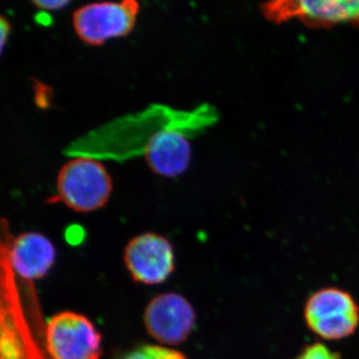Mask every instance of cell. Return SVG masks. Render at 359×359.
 <instances>
[{"instance_id":"obj_5","label":"cell","mask_w":359,"mask_h":359,"mask_svg":"<svg viewBox=\"0 0 359 359\" xmlns=\"http://www.w3.org/2000/svg\"><path fill=\"white\" fill-rule=\"evenodd\" d=\"M45 347L51 359H100L102 337L91 320L75 311H61L45 327Z\"/></svg>"},{"instance_id":"obj_6","label":"cell","mask_w":359,"mask_h":359,"mask_svg":"<svg viewBox=\"0 0 359 359\" xmlns=\"http://www.w3.org/2000/svg\"><path fill=\"white\" fill-rule=\"evenodd\" d=\"M196 311L185 297L165 292L151 299L144 311V325L150 337L165 346H179L192 334Z\"/></svg>"},{"instance_id":"obj_12","label":"cell","mask_w":359,"mask_h":359,"mask_svg":"<svg viewBox=\"0 0 359 359\" xmlns=\"http://www.w3.org/2000/svg\"><path fill=\"white\" fill-rule=\"evenodd\" d=\"M294 359H340V356L330 347L316 342L304 347L301 353Z\"/></svg>"},{"instance_id":"obj_2","label":"cell","mask_w":359,"mask_h":359,"mask_svg":"<svg viewBox=\"0 0 359 359\" xmlns=\"http://www.w3.org/2000/svg\"><path fill=\"white\" fill-rule=\"evenodd\" d=\"M56 202L78 212L105 207L113 192V181L102 163L91 157L73 158L59 170Z\"/></svg>"},{"instance_id":"obj_15","label":"cell","mask_w":359,"mask_h":359,"mask_svg":"<svg viewBox=\"0 0 359 359\" xmlns=\"http://www.w3.org/2000/svg\"><path fill=\"white\" fill-rule=\"evenodd\" d=\"M0 27H1V51H4L6 47V40L8 39L9 34H11V23L6 20L4 16H1V22H0Z\"/></svg>"},{"instance_id":"obj_1","label":"cell","mask_w":359,"mask_h":359,"mask_svg":"<svg viewBox=\"0 0 359 359\" xmlns=\"http://www.w3.org/2000/svg\"><path fill=\"white\" fill-rule=\"evenodd\" d=\"M13 235L0 244V359H51L45 347V327L33 282L18 280L11 259Z\"/></svg>"},{"instance_id":"obj_13","label":"cell","mask_w":359,"mask_h":359,"mask_svg":"<svg viewBox=\"0 0 359 359\" xmlns=\"http://www.w3.org/2000/svg\"><path fill=\"white\" fill-rule=\"evenodd\" d=\"M33 6L41 11H57L65 8L70 4L68 0H35L32 1Z\"/></svg>"},{"instance_id":"obj_7","label":"cell","mask_w":359,"mask_h":359,"mask_svg":"<svg viewBox=\"0 0 359 359\" xmlns=\"http://www.w3.org/2000/svg\"><path fill=\"white\" fill-rule=\"evenodd\" d=\"M124 263L135 282L159 285L173 273V245L159 233H141L131 238L125 248Z\"/></svg>"},{"instance_id":"obj_8","label":"cell","mask_w":359,"mask_h":359,"mask_svg":"<svg viewBox=\"0 0 359 359\" xmlns=\"http://www.w3.org/2000/svg\"><path fill=\"white\" fill-rule=\"evenodd\" d=\"M264 14L276 23L299 20L306 25L328 27L337 25H359V0L349 1L269 2L263 7Z\"/></svg>"},{"instance_id":"obj_10","label":"cell","mask_w":359,"mask_h":359,"mask_svg":"<svg viewBox=\"0 0 359 359\" xmlns=\"http://www.w3.org/2000/svg\"><path fill=\"white\" fill-rule=\"evenodd\" d=\"M11 259L21 280L34 282L48 275L55 264L56 250L48 238L37 231H25L14 237Z\"/></svg>"},{"instance_id":"obj_3","label":"cell","mask_w":359,"mask_h":359,"mask_svg":"<svg viewBox=\"0 0 359 359\" xmlns=\"http://www.w3.org/2000/svg\"><path fill=\"white\" fill-rule=\"evenodd\" d=\"M140 11L135 0L87 4L73 13V29L85 44L101 46L133 32Z\"/></svg>"},{"instance_id":"obj_4","label":"cell","mask_w":359,"mask_h":359,"mask_svg":"<svg viewBox=\"0 0 359 359\" xmlns=\"http://www.w3.org/2000/svg\"><path fill=\"white\" fill-rule=\"evenodd\" d=\"M304 320L321 339H346L358 330L359 306L346 290L325 287L309 297L304 306Z\"/></svg>"},{"instance_id":"obj_9","label":"cell","mask_w":359,"mask_h":359,"mask_svg":"<svg viewBox=\"0 0 359 359\" xmlns=\"http://www.w3.org/2000/svg\"><path fill=\"white\" fill-rule=\"evenodd\" d=\"M144 156L153 173L176 178L188 170L192 148L185 134L176 129H163L150 137Z\"/></svg>"},{"instance_id":"obj_14","label":"cell","mask_w":359,"mask_h":359,"mask_svg":"<svg viewBox=\"0 0 359 359\" xmlns=\"http://www.w3.org/2000/svg\"><path fill=\"white\" fill-rule=\"evenodd\" d=\"M84 231H81V229L77 228L76 230L71 226V230L67 231L66 233V240L69 243L70 245H79L80 243L83 240Z\"/></svg>"},{"instance_id":"obj_11","label":"cell","mask_w":359,"mask_h":359,"mask_svg":"<svg viewBox=\"0 0 359 359\" xmlns=\"http://www.w3.org/2000/svg\"><path fill=\"white\" fill-rule=\"evenodd\" d=\"M123 359H188L185 354L170 347L146 344L135 348Z\"/></svg>"}]
</instances>
